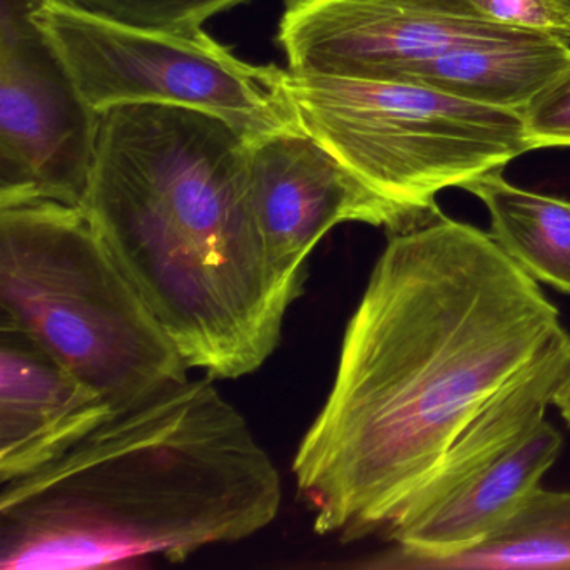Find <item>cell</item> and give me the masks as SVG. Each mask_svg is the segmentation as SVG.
<instances>
[{"mask_svg":"<svg viewBox=\"0 0 570 570\" xmlns=\"http://www.w3.org/2000/svg\"><path fill=\"white\" fill-rule=\"evenodd\" d=\"M569 345L559 309L489 233L442 215L395 233L293 460L316 532L386 530L476 413Z\"/></svg>","mask_w":570,"mask_h":570,"instance_id":"obj_1","label":"cell"},{"mask_svg":"<svg viewBox=\"0 0 570 570\" xmlns=\"http://www.w3.org/2000/svg\"><path fill=\"white\" fill-rule=\"evenodd\" d=\"M248 142L208 112L116 106L82 206L186 365L212 379L256 372L302 292L266 252Z\"/></svg>","mask_w":570,"mask_h":570,"instance_id":"obj_2","label":"cell"},{"mask_svg":"<svg viewBox=\"0 0 570 570\" xmlns=\"http://www.w3.org/2000/svg\"><path fill=\"white\" fill-rule=\"evenodd\" d=\"M212 380L115 413L51 465L2 483V570L179 562L268 527L282 476Z\"/></svg>","mask_w":570,"mask_h":570,"instance_id":"obj_3","label":"cell"},{"mask_svg":"<svg viewBox=\"0 0 570 570\" xmlns=\"http://www.w3.org/2000/svg\"><path fill=\"white\" fill-rule=\"evenodd\" d=\"M0 325L31 336L116 413L188 379L181 353L75 206L0 208Z\"/></svg>","mask_w":570,"mask_h":570,"instance_id":"obj_4","label":"cell"},{"mask_svg":"<svg viewBox=\"0 0 570 570\" xmlns=\"http://www.w3.org/2000/svg\"><path fill=\"white\" fill-rule=\"evenodd\" d=\"M286 91L303 131L370 189L426 218L436 195L532 151L520 111L412 82L295 75Z\"/></svg>","mask_w":570,"mask_h":570,"instance_id":"obj_5","label":"cell"},{"mask_svg":"<svg viewBox=\"0 0 570 570\" xmlns=\"http://www.w3.org/2000/svg\"><path fill=\"white\" fill-rule=\"evenodd\" d=\"M36 21L55 42L96 112L156 102L208 112L248 141L303 131L286 91V69L256 66L202 29L129 28L49 0Z\"/></svg>","mask_w":570,"mask_h":570,"instance_id":"obj_6","label":"cell"},{"mask_svg":"<svg viewBox=\"0 0 570 570\" xmlns=\"http://www.w3.org/2000/svg\"><path fill=\"white\" fill-rule=\"evenodd\" d=\"M570 370V345L500 390L455 436L386 527L393 567H433L479 546L540 487L563 439L547 406Z\"/></svg>","mask_w":570,"mask_h":570,"instance_id":"obj_7","label":"cell"},{"mask_svg":"<svg viewBox=\"0 0 570 570\" xmlns=\"http://www.w3.org/2000/svg\"><path fill=\"white\" fill-rule=\"evenodd\" d=\"M49 0H0V208H82L101 116L82 98L36 14Z\"/></svg>","mask_w":570,"mask_h":570,"instance_id":"obj_8","label":"cell"},{"mask_svg":"<svg viewBox=\"0 0 570 570\" xmlns=\"http://www.w3.org/2000/svg\"><path fill=\"white\" fill-rule=\"evenodd\" d=\"M520 32L469 0H283L276 42L295 75L396 81L415 62Z\"/></svg>","mask_w":570,"mask_h":570,"instance_id":"obj_9","label":"cell"},{"mask_svg":"<svg viewBox=\"0 0 570 570\" xmlns=\"http://www.w3.org/2000/svg\"><path fill=\"white\" fill-rule=\"evenodd\" d=\"M248 153L266 252L276 273L296 288H303L313 249L336 225L358 222L403 233L435 219L376 195L308 132L256 139Z\"/></svg>","mask_w":570,"mask_h":570,"instance_id":"obj_10","label":"cell"},{"mask_svg":"<svg viewBox=\"0 0 570 570\" xmlns=\"http://www.w3.org/2000/svg\"><path fill=\"white\" fill-rule=\"evenodd\" d=\"M115 413L31 336L0 325V483L51 465Z\"/></svg>","mask_w":570,"mask_h":570,"instance_id":"obj_11","label":"cell"},{"mask_svg":"<svg viewBox=\"0 0 570 570\" xmlns=\"http://www.w3.org/2000/svg\"><path fill=\"white\" fill-rule=\"evenodd\" d=\"M570 65V45L540 32L459 46L409 66L393 82L426 86L456 98L522 112Z\"/></svg>","mask_w":570,"mask_h":570,"instance_id":"obj_12","label":"cell"},{"mask_svg":"<svg viewBox=\"0 0 570 570\" xmlns=\"http://www.w3.org/2000/svg\"><path fill=\"white\" fill-rule=\"evenodd\" d=\"M462 189L490 216V238L537 283L570 295V202L517 188L502 171L480 176Z\"/></svg>","mask_w":570,"mask_h":570,"instance_id":"obj_13","label":"cell"},{"mask_svg":"<svg viewBox=\"0 0 570 570\" xmlns=\"http://www.w3.org/2000/svg\"><path fill=\"white\" fill-rule=\"evenodd\" d=\"M433 567H570V492L537 487L479 546Z\"/></svg>","mask_w":570,"mask_h":570,"instance_id":"obj_14","label":"cell"},{"mask_svg":"<svg viewBox=\"0 0 570 570\" xmlns=\"http://www.w3.org/2000/svg\"><path fill=\"white\" fill-rule=\"evenodd\" d=\"M95 18L158 32L202 29L208 19L252 0H59Z\"/></svg>","mask_w":570,"mask_h":570,"instance_id":"obj_15","label":"cell"},{"mask_svg":"<svg viewBox=\"0 0 570 570\" xmlns=\"http://www.w3.org/2000/svg\"><path fill=\"white\" fill-rule=\"evenodd\" d=\"M532 149L570 148V65L522 111Z\"/></svg>","mask_w":570,"mask_h":570,"instance_id":"obj_16","label":"cell"},{"mask_svg":"<svg viewBox=\"0 0 570 570\" xmlns=\"http://www.w3.org/2000/svg\"><path fill=\"white\" fill-rule=\"evenodd\" d=\"M490 21L570 45V0H469Z\"/></svg>","mask_w":570,"mask_h":570,"instance_id":"obj_17","label":"cell"},{"mask_svg":"<svg viewBox=\"0 0 570 570\" xmlns=\"http://www.w3.org/2000/svg\"><path fill=\"white\" fill-rule=\"evenodd\" d=\"M552 405L557 406L560 415L566 420L567 425L570 426V370L566 379L560 383L559 389H557L556 395L552 399Z\"/></svg>","mask_w":570,"mask_h":570,"instance_id":"obj_18","label":"cell"}]
</instances>
